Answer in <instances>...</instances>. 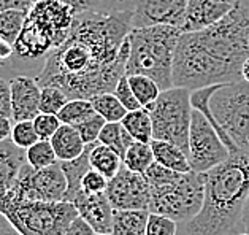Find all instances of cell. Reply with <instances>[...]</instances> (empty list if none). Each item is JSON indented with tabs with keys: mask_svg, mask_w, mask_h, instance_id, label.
<instances>
[{
	"mask_svg": "<svg viewBox=\"0 0 249 235\" xmlns=\"http://www.w3.org/2000/svg\"><path fill=\"white\" fill-rule=\"evenodd\" d=\"M132 10L76 15L69 37L46 54L35 78L40 88H57L70 100L113 92L125 75Z\"/></svg>",
	"mask_w": 249,
	"mask_h": 235,
	"instance_id": "cell-1",
	"label": "cell"
},
{
	"mask_svg": "<svg viewBox=\"0 0 249 235\" xmlns=\"http://www.w3.org/2000/svg\"><path fill=\"white\" fill-rule=\"evenodd\" d=\"M249 57V0H235L221 21L200 32L181 34L172 81L189 91L240 81Z\"/></svg>",
	"mask_w": 249,
	"mask_h": 235,
	"instance_id": "cell-2",
	"label": "cell"
},
{
	"mask_svg": "<svg viewBox=\"0 0 249 235\" xmlns=\"http://www.w3.org/2000/svg\"><path fill=\"white\" fill-rule=\"evenodd\" d=\"M249 196V151L230 154L205 173V199L196 218L179 222L176 235H238Z\"/></svg>",
	"mask_w": 249,
	"mask_h": 235,
	"instance_id": "cell-3",
	"label": "cell"
},
{
	"mask_svg": "<svg viewBox=\"0 0 249 235\" xmlns=\"http://www.w3.org/2000/svg\"><path fill=\"white\" fill-rule=\"evenodd\" d=\"M191 105L208 119L230 154L249 151V83L196 89L191 91Z\"/></svg>",
	"mask_w": 249,
	"mask_h": 235,
	"instance_id": "cell-4",
	"label": "cell"
},
{
	"mask_svg": "<svg viewBox=\"0 0 249 235\" xmlns=\"http://www.w3.org/2000/svg\"><path fill=\"white\" fill-rule=\"evenodd\" d=\"M149 183V213L179 222L196 218L205 199V173L173 172L153 162L144 173Z\"/></svg>",
	"mask_w": 249,
	"mask_h": 235,
	"instance_id": "cell-5",
	"label": "cell"
},
{
	"mask_svg": "<svg viewBox=\"0 0 249 235\" xmlns=\"http://www.w3.org/2000/svg\"><path fill=\"white\" fill-rule=\"evenodd\" d=\"M181 34L183 31L173 26L132 29L125 75L149 76L159 84L162 91L173 88V59Z\"/></svg>",
	"mask_w": 249,
	"mask_h": 235,
	"instance_id": "cell-6",
	"label": "cell"
},
{
	"mask_svg": "<svg viewBox=\"0 0 249 235\" xmlns=\"http://www.w3.org/2000/svg\"><path fill=\"white\" fill-rule=\"evenodd\" d=\"M75 18V10L62 0H35L13 45L15 54L22 59L46 56L69 37Z\"/></svg>",
	"mask_w": 249,
	"mask_h": 235,
	"instance_id": "cell-7",
	"label": "cell"
},
{
	"mask_svg": "<svg viewBox=\"0 0 249 235\" xmlns=\"http://www.w3.org/2000/svg\"><path fill=\"white\" fill-rule=\"evenodd\" d=\"M0 215L21 235H65L78 212L70 202L29 200L11 189H0Z\"/></svg>",
	"mask_w": 249,
	"mask_h": 235,
	"instance_id": "cell-8",
	"label": "cell"
},
{
	"mask_svg": "<svg viewBox=\"0 0 249 235\" xmlns=\"http://www.w3.org/2000/svg\"><path fill=\"white\" fill-rule=\"evenodd\" d=\"M144 110L149 111L153 121V140L170 142L187 154L194 110L189 89L175 86L165 89Z\"/></svg>",
	"mask_w": 249,
	"mask_h": 235,
	"instance_id": "cell-9",
	"label": "cell"
},
{
	"mask_svg": "<svg viewBox=\"0 0 249 235\" xmlns=\"http://www.w3.org/2000/svg\"><path fill=\"white\" fill-rule=\"evenodd\" d=\"M229 149L214 127L198 110H192L187 159L192 172L206 173L229 159Z\"/></svg>",
	"mask_w": 249,
	"mask_h": 235,
	"instance_id": "cell-10",
	"label": "cell"
},
{
	"mask_svg": "<svg viewBox=\"0 0 249 235\" xmlns=\"http://www.w3.org/2000/svg\"><path fill=\"white\" fill-rule=\"evenodd\" d=\"M13 188L18 194L29 200L62 202L67 192V180L59 161L56 164L38 168V170L26 164Z\"/></svg>",
	"mask_w": 249,
	"mask_h": 235,
	"instance_id": "cell-11",
	"label": "cell"
},
{
	"mask_svg": "<svg viewBox=\"0 0 249 235\" xmlns=\"http://www.w3.org/2000/svg\"><path fill=\"white\" fill-rule=\"evenodd\" d=\"M105 194L114 210H148L149 207V183L146 177L124 165L108 180Z\"/></svg>",
	"mask_w": 249,
	"mask_h": 235,
	"instance_id": "cell-12",
	"label": "cell"
},
{
	"mask_svg": "<svg viewBox=\"0 0 249 235\" xmlns=\"http://www.w3.org/2000/svg\"><path fill=\"white\" fill-rule=\"evenodd\" d=\"M187 0H133L132 29L173 26L183 29Z\"/></svg>",
	"mask_w": 249,
	"mask_h": 235,
	"instance_id": "cell-13",
	"label": "cell"
},
{
	"mask_svg": "<svg viewBox=\"0 0 249 235\" xmlns=\"http://www.w3.org/2000/svg\"><path fill=\"white\" fill-rule=\"evenodd\" d=\"M11 89V119L18 121H34L40 113L41 88L35 78L16 76L10 80Z\"/></svg>",
	"mask_w": 249,
	"mask_h": 235,
	"instance_id": "cell-14",
	"label": "cell"
},
{
	"mask_svg": "<svg viewBox=\"0 0 249 235\" xmlns=\"http://www.w3.org/2000/svg\"><path fill=\"white\" fill-rule=\"evenodd\" d=\"M78 216L88 222L97 234H111L114 208L105 192L102 194H84L80 191L73 199Z\"/></svg>",
	"mask_w": 249,
	"mask_h": 235,
	"instance_id": "cell-15",
	"label": "cell"
},
{
	"mask_svg": "<svg viewBox=\"0 0 249 235\" xmlns=\"http://www.w3.org/2000/svg\"><path fill=\"white\" fill-rule=\"evenodd\" d=\"M233 7V2L222 0H187L183 34L200 32L221 21Z\"/></svg>",
	"mask_w": 249,
	"mask_h": 235,
	"instance_id": "cell-16",
	"label": "cell"
},
{
	"mask_svg": "<svg viewBox=\"0 0 249 235\" xmlns=\"http://www.w3.org/2000/svg\"><path fill=\"white\" fill-rule=\"evenodd\" d=\"M26 164V149L18 148L11 140L0 142V189L13 188Z\"/></svg>",
	"mask_w": 249,
	"mask_h": 235,
	"instance_id": "cell-17",
	"label": "cell"
},
{
	"mask_svg": "<svg viewBox=\"0 0 249 235\" xmlns=\"http://www.w3.org/2000/svg\"><path fill=\"white\" fill-rule=\"evenodd\" d=\"M50 142L59 162L80 158L86 149V143L83 142L81 135L78 134V130L73 126L69 124H60V127L51 137Z\"/></svg>",
	"mask_w": 249,
	"mask_h": 235,
	"instance_id": "cell-18",
	"label": "cell"
},
{
	"mask_svg": "<svg viewBox=\"0 0 249 235\" xmlns=\"http://www.w3.org/2000/svg\"><path fill=\"white\" fill-rule=\"evenodd\" d=\"M95 143L86 145V149H84V153L80 156V158H76L73 161L60 162V168H62V172L65 175V180H67V192H65V197H64L65 202L71 203L78 192L81 191L83 177L90 168L89 154H90V149H92Z\"/></svg>",
	"mask_w": 249,
	"mask_h": 235,
	"instance_id": "cell-19",
	"label": "cell"
},
{
	"mask_svg": "<svg viewBox=\"0 0 249 235\" xmlns=\"http://www.w3.org/2000/svg\"><path fill=\"white\" fill-rule=\"evenodd\" d=\"M149 145H151V149H153L156 164H159L173 172H181V173L192 172L187 154L181 148L176 146V145L170 142H162V140H151Z\"/></svg>",
	"mask_w": 249,
	"mask_h": 235,
	"instance_id": "cell-20",
	"label": "cell"
},
{
	"mask_svg": "<svg viewBox=\"0 0 249 235\" xmlns=\"http://www.w3.org/2000/svg\"><path fill=\"white\" fill-rule=\"evenodd\" d=\"M148 210H114L113 235H146Z\"/></svg>",
	"mask_w": 249,
	"mask_h": 235,
	"instance_id": "cell-21",
	"label": "cell"
},
{
	"mask_svg": "<svg viewBox=\"0 0 249 235\" xmlns=\"http://www.w3.org/2000/svg\"><path fill=\"white\" fill-rule=\"evenodd\" d=\"M89 162H90V168L100 172L103 177L111 180L114 175L119 172V168L123 167V159L121 156L113 151L111 148L105 146L97 142L92 149H90L89 154Z\"/></svg>",
	"mask_w": 249,
	"mask_h": 235,
	"instance_id": "cell-22",
	"label": "cell"
},
{
	"mask_svg": "<svg viewBox=\"0 0 249 235\" xmlns=\"http://www.w3.org/2000/svg\"><path fill=\"white\" fill-rule=\"evenodd\" d=\"M121 124L124 126L125 130L129 132L135 142L151 143V140H153V121H151L149 111L144 110V108L127 111Z\"/></svg>",
	"mask_w": 249,
	"mask_h": 235,
	"instance_id": "cell-23",
	"label": "cell"
},
{
	"mask_svg": "<svg viewBox=\"0 0 249 235\" xmlns=\"http://www.w3.org/2000/svg\"><path fill=\"white\" fill-rule=\"evenodd\" d=\"M133 142L135 140L121 123H107L99 135V143L116 151L121 156V159H124L125 151Z\"/></svg>",
	"mask_w": 249,
	"mask_h": 235,
	"instance_id": "cell-24",
	"label": "cell"
},
{
	"mask_svg": "<svg viewBox=\"0 0 249 235\" xmlns=\"http://www.w3.org/2000/svg\"><path fill=\"white\" fill-rule=\"evenodd\" d=\"M153 162H154V154H153V149H151V145L142 143V142H133L129 146V149L125 151L123 165L135 173L144 175Z\"/></svg>",
	"mask_w": 249,
	"mask_h": 235,
	"instance_id": "cell-25",
	"label": "cell"
},
{
	"mask_svg": "<svg viewBox=\"0 0 249 235\" xmlns=\"http://www.w3.org/2000/svg\"><path fill=\"white\" fill-rule=\"evenodd\" d=\"M90 104H92L95 113L100 114L107 123H121L127 114V110L121 105V102L113 92H103L95 95V97L90 99Z\"/></svg>",
	"mask_w": 249,
	"mask_h": 235,
	"instance_id": "cell-26",
	"label": "cell"
},
{
	"mask_svg": "<svg viewBox=\"0 0 249 235\" xmlns=\"http://www.w3.org/2000/svg\"><path fill=\"white\" fill-rule=\"evenodd\" d=\"M95 110L90 100L88 99H73L69 100L67 105L57 113L59 121L62 124H69V126H78L80 123L86 121L88 118L94 116Z\"/></svg>",
	"mask_w": 249,
	"mask_h": 235,
	"instance_id": "cell-27",
	"label": "cell"
},
{
	"mask_svg": "<svg viewBox=\"0 0 249 235\" xmlns=\"http://www.w3.org/2000/svg\"><path fill=\"white\" fill-rule=\"evenodd\" d=\"M129 78V84L132 88V92L135 94L137 100L140 102L142 108L148 107L149 104L157 100V97L160 95L162 89L159 88L154 80H151L149 76L144 75H127Z\"/></svg>",
	"mask_w": 249,
	"mask_h": 235,
	"instance_id": "cell-28",
	"label": "cell"
},
{
	"mask_svg": "<svg viewBox=\"0 0 249 235\" xmlns=\"http://www.w3.org/2000/svg\"><path fill=\"white\" fill-rule=\"evenodd\" d=\"M26 11L21 10H7L0 13V38L15 45L18 37L22 32L24 22H26Z\"/></svg>",
	"mask_w": 249,
	"mask_h": 235,
	"instance_id": "cell-29",
	"label": "cell"
},
{
	"mask_svg": "<svg viewBox=\"0 0 249 235\" xmlns=\"http://www.w3.org/2000/svg\"><path fill=\"white\" fill-rule=\"evenodd\" d=\"M26 161L30 167L38 170V168H45L56 164L57 158L50 140H38L26 149Z\"/></svg>",
	"mask_w": 249,
	"mask_h": 235,
	"instance_id": "cell-30",
	"label": "cell"
},
{
	"mask_svg": "<svg viewBox=\"0 0 249 235\" xmlns=\"http://www.w3.org/2000/svg\"><path fill=\"white\" fill-rule=\"evenodd\" d=\"M70 99L57 88H41L40 94V113L57 114Z\"/></svg>",
	"mask_w": 249,
	"mask_h": 235,
	"instance_id": "cell-31",
	"label": "cell"
},
{
	"mask_svg": "<svg viewBox=\"0 0 249 235\" xmlns=\"http://www.w3.org/2000/svg\"><path fill=\"white\" fill-rule=\"evenodd\" d=\"M10 140L21 149H27V148L32 146L34 143H37L40 138H38L37 130H35L34 121H18V123H15Z\"/></svg>",
	"mask_w": 249,
	"mask_h": 235,
	"instance_id": "cell-32",
	"label": "cell"
},
{
	"mask_svg": "<svg viewBox=\"0 0 249 235\" xmlns=\"http://www.w3.org/2000/svg\"><path fill=\"white\" fill-rule=\"evenodd\" d=\"M107 124V121L103 119L100 114H94V116L88 118L86 121L80 123L78 126H75V129L78 130V134L81 135L83 142L86 145H90V143H97L99 142V135L103 129V126Z\"/></svg>",
	"mask_w": 249,
	"mask_h": 235,
	"instance_id": "cell-33",
	"label": "cell"
},
{
	"mask_svg": "<svg viewBox=\"0 0 249 235\" xmlns=\"http://www.w3.org/2000/svg\"><path fill=\"white\" fill-rule=\"evenodd\" d=\"M178 222L167 218V216L149 213L146 235H176Z\"/></svg>",
	"mask_w": 249,
	"mask_h": 235,
	"instance_id": "cell-34",
	"label": "cell"
},
{
	"mask_svg": "<svg viewBox=\"0 0 249 235\" xmlns=\"http://www.w3.org/2000/svg\"><path fill=\"white\" fill-rule=\"evenodd\" d=\"M60 123L57 114H48L38 113L37 118L34 119L35 130H37L40 140H51V137L56 134V130L60 127Z\"/></svg>",
	"mask_w": 249,
	"mask_h": 235,
	"instance_id": "cell-35",
	"label": "cell"
},
{
	"mask_svg": "<svg viewBox=\"0 0 249 235\" xmlns=\"http://www.w3.org/2000/svg\"><path fill=\"white\" fill-rule=\"evenodd\" d=\"M113 94L116 95V99L121 102V105H123L127 111H133V110H138V108H142L140 102L135 97V94L132 92V88H130V84H129V78H127V75H124L118 81V84L114 86Z\"/></svg>",
	"mask_w": 249,
	"mask_h": 235,
	"instance_id": "cell-36",
	"label": "cell"
},
{
	"mask_svg": "<svg viewBox=\"0 0 249 235\" xmlns=\"http://www.w3.org/2000/svg\"><path fill=\"white\" fill-rule=\"evenodd\" d=\"M108 186V178H105L100 172L89 168L88 173L83 177L81 181V191L84 194H102L107 191Z\"/></svg>",
	"mask_w": 249,
	"mask_h": 235,
	"instance_id": "cell-37",
	"label": "cell"
},
{
	"mask_svg": "<svg viewBox=\"0 0 249 235\" xmlns=\"http://www.w3.org/2000/svg\"><path fill=\"white\" fill-rule=\"evenodd\" d=\"M0 114L11 119V89L5 78H0Z\"/></svg>",
	"mask_w": 249,
	"mask_h": 235,
	"instance_id": "cell-38",
	"label": "cell"
},
{
	"mask_svg": "<svg viewBox=\"0 0 249 235\" xmlns=\"http://www.w3.org/2000/svg\"><path fill=\"white\" fill-rule=\"evenodd\" d=\"M95 234L97 232L81 218V216H76L65 231V235H95Z\"/></svg>",
	"mask_w": 249,
	"mask_h": 235,
	"instance_id": "cell-39",
	"label": "cell"
},
{
	"mask_svg": "<svg viewBox=\"0 0 249 235\" xmlns=\"http://www.w3.org/2000/svg\"><path fill=\"white\" fill-rule=\"evenodd\" d=\"M35 0H0V13L7 10H21L27 11L32 8Z\"/></svg>",
	"mask_w": 249,
	"mask_h": 235,
	"instance_id": "cell-40",
	"label": "cell"
},
{
	"mask_svg": "<svg viewBox=\"0 0 249 235\" xmlns=\"http://www.w3.org/2000/svg\"><path fill=\"white\" fill-rule=\"evenodd\" d=\"M11 130H13L11 119L0 114V142L10 140V138H11Z\"/></svg>",
	"mask_w": 249,
	"mask_h": 235,
	"instance_id": "cell-41",
	"label": "cell"
},
{
	"mask_svg": "<svg viewBox=\"0 0 249 235\" xmlns=\"http://www.w3.org/2000/svg\"><path fill=\"white\" fill-rule=\"evenodd\" d=\"M15 54V48L13 45H10L8 41H5L0 38V64H3L7 59H10Z\"/></svg>",
	"mask_w": 249,
	"mask_h": 235,
	"instance_id": "cell-42",
	"label": "cell"
},
{
	"mask_svg": "<svg viewBox=\"0 0 249 235\" xmlns=\"http://www.w3.org/2000/svg\"><path fill=\"white\" fill-rule=\"evenodd\" d=\"M0 235H21V234L10 224L8 219L3 215H0Z\"/></svg>",
	"mask_w": 249,
	"mask_h": 235,
	"instance_id": "cell-43",
	"label": "cell"
},
{
	"mask_svg": "<svg viewBox=\"0 0 249 235\" xmlns=\"http://www.w3.org/2000/svg\"><path fill=\"white\" fill-rule=\"evenodd\" d=\"M241 227H243V231H245V232H249V196H248V200L245 203V208H243Z\"/></svg>",
	"mask_w": 249,
	"mask_h": 235,
	"instance_id": "cell-44",
	"label": "cell"
},
{
	"mask_svg": "<svg viewBox=\"0 0 249 235\" xmlns=\"http://www.w3.org/2000/svg\"><path fill=\"white\" fill-rule=\"evenodd\" d=\"M241 78L246 83H249V57L246 59L245 64H243V67H241Z\"/></svg>",
	"mask_w": 249,
	"mask_h": 235,
	"instance_id": "cell-45",
	"label": "cell"
},
{
	"mask_svg": "<svg viewBox=\"0 0 249 235\" xmlns=\"http://www.w3.org/2000/svg\"><path fill=\"white\" fill-rule=\"evenodd\" d=\"M238 235H249V232H245V231H243V232H240Z\"/></svg>",
	"mask_w": 249,
	"mask_h": 235,
	"instance_id": "cell-46",
	"label": "cell"
},
{
	"mask_svg": "<svg viewBox=\"0 0 249 235\" xmlns=\"http://www.w3.org/2000/svg\"><path fill=\"white\" fill-rule=\"evenodd\" d=\"M95 235H113V234H95Z\"/></svg>",
	"mask_w": 249,
	"mask_h": 235,
	"instance_id": "cell-47",
	"label": "cell"
},
{
	"mask_svg": "<svg viewBox=\"0 0 249 235\" xmlns=\"http://www.w3.org/2000/svg\"><path fill=\"white\" fill-rule=\"evenodd\" d=\"M222 2H235V0H222Z\"/></svg>",
	"mask_w": 249,
	"mask_h": 235,
	"instance_id": "cell-48",
	"label": "cell"
}]
</instances>
